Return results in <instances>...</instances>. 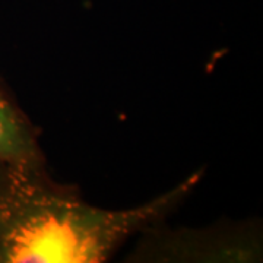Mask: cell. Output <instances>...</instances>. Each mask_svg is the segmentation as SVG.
<instances>
[{
  "instance_id": "obj_1",
  "label": "cell",
  "mask_w": 263,
  "mask_h": 263,
  "mask_svg": "<svg viewBox=\"0 0 263 263\" xmlns=\"http://www.w3.org/2000/svg\"><path fill=\"white\" fill-rule=\"evenodd\" d=\"M200 174L149 202L111 211L53 184L41 164H0V263H98L136 233L160 224Z\"/></svg>"
},
{
  "instance_id": "obj_2",
  "label": "cell",
  "mask_w": 263,
  "mask_h": 263,
  "mask_svg": "<svg viewBox=\"0 0 263 263\" xmlns=\"http://www.w3.org/2000/svg\"><path fill=\"white\" fill-rule=\"evenodd\" d=\"M0 164H41L32 129L0 92Z\"/></svg>"
}]
</instances>
